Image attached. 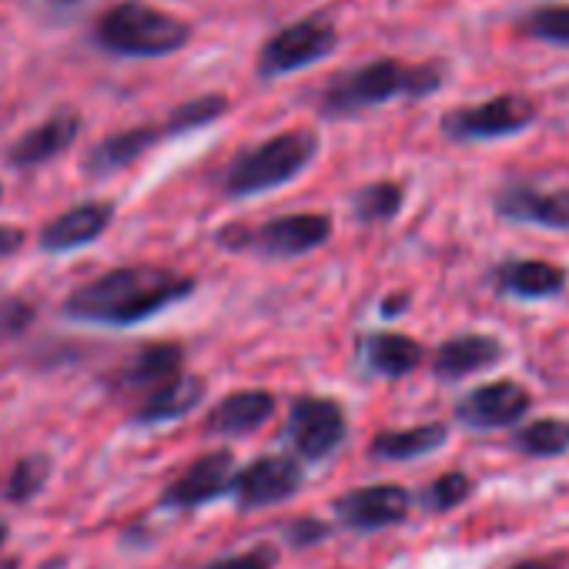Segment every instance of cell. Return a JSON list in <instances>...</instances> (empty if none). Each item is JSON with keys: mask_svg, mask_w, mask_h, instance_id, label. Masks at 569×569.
<instances>
[{"mask_svg": "<svg viewBox=\"0 0 569 569\" xmlns=\"http://www.w3.org/2000/svg\"><path fill=\"white\" fill-rule=\"evenodd\" d=\"M191 292H194V278L178 274L171 268H151V264L114 268L81 284L78 292H71V299L64 302V316L88 326L124 329L154 319L158 312L178 306Z\"/></svg>", "mask_w": 569, "mask_h": 569, "instance_id": "cell-1", "label": "cell"}, {"mask_svg": "<svg viewBox=\"0 0 569 569\" xmlns=\"http://www.w3.org/2000/svg\"><path fill=\"white\" fill-rule=\"evenodd\" d=\"M439 88H442L439 64H399L392 58H382L336 78L332 88L322 94L319 108L326 118H352L396 98H429Z\"/></svg>", "mask_w": 569, "mask_h": 569, "instance_id": "cell-2", "label": "cell"}, {"mask_svg": "<svg viewBox=\"0 0 569 569\" xmlns=\"http://www.w3.org/2000/svg\"><path fill=\"white\" fill-rule=\"evenodd\" d=\"M319 158V138L312 131H281L231 158L221 174L228 198H251L296 181Z\"/></svg>", "mask_w": 569, "mask_h": 569, "instance_id": "cell-3", "label": "cell"}, {"mask_svg": "<svg viewBox=\"0 0 569 569\" xmlns=\"http://www.w3.org/2000/svg\"><path fill=\"white\" fill-rule=\"evenodd\" d=\"M94 38L118 58H168L191 41V28L168 11L121 0L118 8L101 14Z\"/></svg>", "mask_w": 569, "mask_h": 569, "instance_id": "cell-4", "label": "cell"}, {"mask_svg": "<svg viewBox=\"0 0 569 569\" xmlns=\"http://www.w3.org/2000/svg\"><path fill=\"white\" fill-rule=\"evenodd\" d=\"M332 238V218L319 211L278 214L258 228H224L218 241L224 248H248L264 258H299L322 248Z\"/></svg>", "mask_w": 569, "mask_h": 569, "instance_id": "cell-5", "label": "cell"}, {"mask_svg": "<svg viewBox=\"0 0 569 569\" xmlns=\"http://www.w3.org/2000/svg\"><path fill=\"white\" fill-rule=\"evenodd\" d=\"M339 48V31L326 18H306L289 28H281L274 38H268L258 51V78L274 81L284 74L306 71L329 58Z\"/></svg>", "mask_w": 569, "mask_h": 569, "instance_id": "cell-6", "label": "cell"}, {"mask_svg": "<svg viewBox=\"0 0 569 569\" xmlns=\"http://www.w3.org/2000/svg\"><path fill=\"white\" fill-rule=\"evenodd\" d=\"M536 121V104L519 94H499L482 104L456 108L442 118V134L449 141H496L526 131Z\"/></svg>", "mask_w": 569, "mask_h": 569, "instance_id": "cell-7", "label": "cell"}, {"mask_svg": "<svg viewBox=\"0 0 569 569\" xmlns=\"http://www.w3.org/2000/svg\"><path fill=\"white\" fill-rule=\"evenodd\" d=\"M289 439L302 459H326L346 439V412L336 399L306 396L292 406Z\"/></svg>", "mask_w": 569, "mask_h": 569, "instance_id": "cell-8", "label": "cell"}, {"mask_svg": "<svg viewBox=\"0 0 569 569\" xmlns=\"http://www.w3.org/2000/svg\"><path fill=\"white\" fill-rule=\"evenodd\" d=\"M228 489L238 499V506H244V509L274 506L302 489V469L289 456H261L251 466H244L241 472H234Z\"/></svg>", "mask_w": 569, "mask_h": 569, "instance_id": "cell-9", "label": "cell"}, {"mask_svg": "<svg viewBox=\"0 0 569 569\" xmlns=\"http://www.w3.org/2000/svg\"><path fill=\"white\" fill-rule=\"evenodd\" d=\"M529 402L532 399L519 382L502 379L462 396L456 406V419L469 429H502V426H516L529 412Z\"/></svg>", "mask_w": 569, "mask_h": 569, "instance_id": "cell-10", "label": "cell"}, {"mask_svg": "<svg viewBox=\"0 0 569 569\" xmlns=\"http://www.w3.org/2000/svg\"><path fill=\"white\" fill-rule=\"evenodd\" d=\"M111 221H114V208L108 201H84V204L68 208L54 221H48L38 234V244L48 254L78 251V248H88L91 241H98L111 228Z\"/></svg>", "mask_w": 569, "mask_h": 569, "instance_id": "cell-11", "label": "cell"}, {"mask_svg": "<svg viewBox=\"0 0 569 569\" xmlns=\"http://www.w3.org/2000/svg\"><path fill=\"white\" fill-rule=\"evenodd\" d=\"M412 506V496L402 486L382 482V486H366L352 489L336 502V516L349 529H382L392 522H402Z\"/></svg>", "mask_w": 569, "mask_h": 569, "instance_id": "cell-12", "label": "cell"}, {"mask_svg": "<svg viewBox=\"0 0 569 569\" xmlns=\"http://www.w3.org/2000/svg\"><path fill=\"white\" fill-rule=\"evenodd\" d=\"M234 476V456L231 452H208L198 462H191L161 496L164 506L171 509H191V506H204L214 496L228 492Z\"/></svg>", "mask_w": 569, "mask_h": 569, "instance_id": "cell-13", "label": "cell"}, {"mask_svg": "<svg viewBox=\"0 0 569 569\" xmlns=\"http://www.w3.org/2000/svg\"><path fill=\"white\" fill-rule=\"evenodd\" d=\"M496 214L506 221L562 231L569 228V191L566 188L542 191L532 184H512L496 194Z\"/></svg>", "mask_w": 569, "mask_h": 569, "instance_id": "cell-14", "label": "cell"}, {"mask_svg": "<svg viewBox=\"0 0 569 569\" xmlns=\"http://www.w3.org/2000/svg\"><path fill=\"white\" fill-rule=\"evenodd\" d=\"M78 134H81V114L64 108V111L51 114L44 124H38L28 134H21L14 141V148L8 151V161L14 168H41L44 161L64 154L78 141Z\"/></svg>", "mask_w": 569, "mask_h": 569, "instance_id": "cell-15", "label": "cell"}, {"mask_svg": "<svg viewBox=\"0 0 569 569\" xmlns=\"http://www.w3.org/2000/svg\"><path fill=\"white\" fill-rule=\"evenodd\" d=\"M158 141H164V128H154V124H141V128H128V131H118L111 138H104L101 144H94L84 158V171L91 178H108L114 171H124L131 168L138 158H144Z\"/></svg>", "mask_w": 569, "mask_h": 569, "instance_id": "cell-16", "label": "cell"}, {"mask_svg": "<svg viewBox=\"0 0 569 569\" xmlns=\"http://www.w3.org/2000/svg\"><path fill=\"white\" fill-rule=\"evenodd\" d=\"M506 356L502 342L492 339V336H456L449 342L439 346L436 359H432V372L446 382H456V379H466L472 372H482L489 366H496L499 359Z\"/></svg>", "mask_w": 569, "mask_h": 569, "instance_id": "cell-17", "label": "cell"}, {"mask_svg": "<svg viewBox=\"0 0 569 569\" xmlns=\"http://www.w3.org/2000/svg\"><path fill=\"white\" fill-rule=\"evenodd\" d=\"M274 416V396L261 389H244L224 396L211 412L204 429L211 436H248Z\"/></svg>", "mask_w": 569, "mask_h": 569, "instance_id": "cell-18", "label": "cell"}, {"mask_svg": "<svg viewBox=\"0 0 569 569\" xmlns=\"http://www.w3.org/2000/svg\"><path fill=\"white\" fill-rule=\"evenodd\" d=\"M496 289L512 299H552L566 289V271L549 261H506L496 271Z\"/></svg>", "mask_w": 569, "mask_h": 569, "instance_id": "cell-19", "label": "cell"}, {"mask_svg": "<svg viewBox=\"0 0 569 569\" xmlns=\"http://www.w3.org/2000/svg\"><path fill=\"white\" fill-rule=\"evenodd\" d=\"M201 399H204V382L198 376H174L164 386L148 392V399L134 409V419L141 426L174 422V419L188 416Z\"/></svg>", "mask_w": 569, "mask_h": 569, "instance_id": "cell-20", "label": "cell"}, {"mask_svg": "<svg viewBox=\"0 0 569 569\" xmlns=\"http://www.w3.org/2000/svg\"><path fill=\"white\" fill-rule=\"evenodd\" d=\"M362 356H366L372 372H379L386 379H402V376L419 369L422 346L409 336H399V332H372L362 342Z\"/></svg>", "mask_w": 569, "mask_h": 569, "instance_id": "cell-21", "label": "cell"}, {"mask_svg": "<svg viewBox=\"0 0 569 569\" xmlns=\"http://www.w3.org/2000/svg\"><path fill=\"white\" fill-rule=\"evenodd\" d=\"M184 366V352L174 342H158V346H144L124 369H121V386L124 389H158L168 379L181 376Z\"/></svg>", "mask_w": 569, "mask_h": 569, "instance_id": "cell-22", "label": "cell"}, {"mask_svg": "<svg viewBox=\"0 0 569 569\" xmlns=\"http://www.w3.org/2000/svg\"><path fill=\"white\" fill-rule=\"evenodd\" d=\"M449 439V429L439 422L429 426H412V429H396V432H379L372 439V456L389 459V462H406L436 452Z\"/></svg>", "mask_w": 569, "mask_h": 569, "instance_id": "cell-23", "label": "cell"}, {"mask_svg": "<svg viewBox=\"0 0 569 569\" xmlns=\"http://www.w3.org/2000/svg\"><path fill=\"white\" fill-rule=\"evenodd\" d=\"M512 446L532 459H552L569 452V419H536L512 436Z\"/></svg>", "mask_w": 569, "mask_h": 569, "instance_id": "cell-24", "label": "cell"}, {"mask_svg": "<svg viewBox=\"0 0 569 569\" xmlns=\"http://www.w3.org/2000/svg\"><path fill=\"white\" fill-rule=\"evenodd\" d=\"M406 204V191L396 181H372L366 188L356 191L352 198V211L362 224H376V221H392Z\"/></svg>", "mask_w": 569, "mask_h": 569, "instance_id": "cell-25", "label": "cell"}, {"mask_svg": "<svg viewBox=\"0 0 569 569\" xmlns=\"http://www.w3.org/2000/svg\"><path fill=\"white\" fill-rule=\"evenodd\" d=\"M228 111V98L224 94H201V98H191L184 104H178L164 124V134H188V131H198V128H208L214 124L218 118H224Z\"/></svg>", "mask_w": 569, "mask_h": 569, "instance_id": "cell-26", "label": "cell"}, {"mask_svg": "<svg viewBox=\"0 0 569 569\" xmlns=\"http://www.w3.org/2000/svg\"><path fill=\"white\" fill-rule=\"evenodd\" d=\"M522 31L536 41L569 48V4H542L522 18Z\"/></svg>", "mask_w": 569, "mask_h": 569, "instance_id": "cell-27", "label": "cell"}, {"mask_svg": "<svg viewBox=\"0 0 569 569\" xmlns=\"http://www.w3.org/2000/svg\"><path fill=\"white\" fill-rule=\"evenodd\" d=\"M48 476H51V459H48V456H28V459H21V462L14 466L11 479H8V499H11V502H28V499H34V496L44 489Z\"/></svg>", "mask_w": 569, "mask_h": 569, "instance_id": "cell-28", "label": "cell"}, {"mask_svg": "<svg viewBox=\"0 0 569 569\" xmlns=\"http://www.w3.org/2000/svg\"><path fill=\"white\" fill-rule=\"evenodd\" d=\"M469 489H472L469 476H462V472H446V476H439V479L426 489L422 502H426L429 509H436V512H446V509H456V506L469 496Z\"/></svg>", "mask_w": 569, "mask_h": 569, "instance_id": "cell-29", "label": "cell"}, {"mask_svg": "<svg viewBox=\"0 0 569 569\" xmlns=\"http://www.w3.org/2000/svg\"><path fill=\"white\" fill-rule=\"evenodd\" d=\"M31 322H34V306L31 302H24L18 296L0 299V339H18Z\"/></svg>", "mask_w": 569, "mask_h": 569, "instance_id": "cell-30", "label": "cell"}, {"mask_svg": "<svg viewBox=\"0 0 569 569\" xmlns=\"http://www.w3.org/2000/svg\"><path fill=\"white\" fill-rule=\"evenodd\" d=\"M274 566V549H251L241 556H228V559H214L204 569H271Z\"/></svg>", "mask_w": 569, "mask_h": 569, "instance_id": "cell-31", "label": "cell"}, {"mask_svg": "<svg viewBox=\"0 0 569 569\" xmlns=\"http://www.w3.org/2000/svg\"><path fill=\"white\" fill-rule=\"evenodd\" d=\"M322 536H329V526H322L316 519H302V522H296V529H289V539L296 546H309V542H316Z\"/></svg>", "mask_w": 569, "mask_h": 569, "instance_id": "cell-32", "label": "cell"}, {"mask_svg": "<svg viewBox=\"0 0 569 569\" xmlns=\"http://www.w3.org/2000/svg\"><path fill=\"white\" fill-rule=\"evenodd\" d=\"M24 244V231L14 228V224H0V258H11L18 254Z\"/></svg>", "mask_w": 569, "mask_h": 569, "instance_id": "cell-33", "label": "cell"}, {"mask_svg": "<svg viewBox=\"0 0 569 569\" xmlns=\"http://www.w3.org/2000/svg\"><path fill=\"white\" fill-rule=\"evenodd\" d=\"M516 569H552L549 562H519Z\"/></svg>", "mask_w": 569, "mask_h": 569, "instance_id": "cell-34", "label": "cell"}, {"mask_svg": "<svg viewBox=\"0 0 569 569\" xmlns=\"http://www.w3.org/2000/svg\"><path fill=\"white\" fill-rule=\"evenodd\" d=\"M8 542V522H0V546Z\"/></svg>", "mask_w": 569, "mask_h": 569, "instance_id": "cell-35", "label": "cell"}, {"mask_svg": "<svg viewBox=\"0 0 569 569\" xmlns=\"http://www.w3.org/2000/svg\"><path fill=\"white\" fill-rule=\"evenodd\" d=\"M0 569H18V559H4V562H0Z\"/></svg>", "mask_w": 569, "mask_h": 569, "instance_id": "cell-36", "label": "cell"}, {"mask_svg": "<svg viewBox=\"0 0 569 569\" xmlns=\"http://www.w3.org/2000/svg\"><path fill=\"white\" fill-rule=\"evenodd\" d=\"M0 194H4V191H0Z\"/></svg>", "mask_w": 569, "mask_h": 569, "instance_id": "cell-37", "label": "cell"}]
</instances>
